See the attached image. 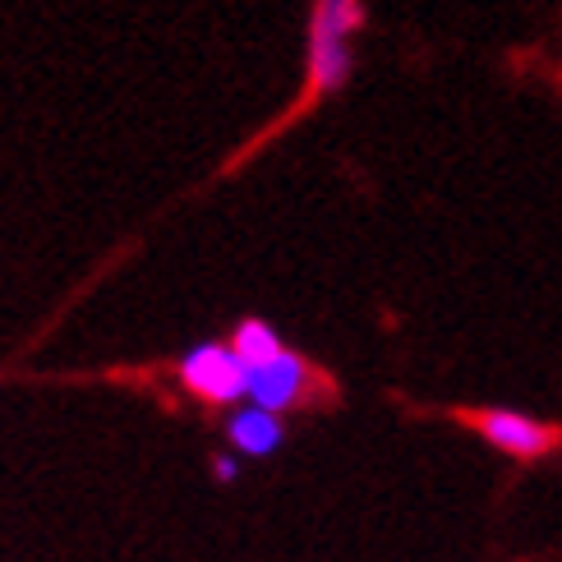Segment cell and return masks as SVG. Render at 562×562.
I'll use <instances>...</instances> for the list:
<instances>
[{
	"label": "cell",
	"instance_id": "cell-3",
	"mask_svg": "<svg viewBox=\"0 0 562 562\" xmlns=\"http://www.w3.org/2000/svg\"><path fill=\"white\" fill-rule=\"evenodd\" d=\"M475 425L480 434L494 442L498 452L507 457H517V461H535V457H544L558 434L549 425H540V419H530L521 411H507V406H494V411H475Z\"/></svg>",
	"mask_w": 562,
	"mask_h": 562
},
{
	"label": "cell",
	"instance_id": "cell-6",
	"mask_svg": "<svg viewBox=\"0 0 562 562\" xmlns=\"http://www.w3.org/2000/svg\"><path fill=\"white\" fill-rule=\"evenodd\" d=\"M231 350L245 360V369H259V364H268L272 356H281V337H277V327L272 323H263V318H240L236 323V333H231Z\"/></svg>",
	"mask_w": 562,
	"mask_h": 562
},
{
	"label": "cell",
	"instance_id": "cell-5",
	"mask_svg": "<svg viewBox=\"0 0 562 562\" xmlns=\"http://www.w3.org/2000/svg\"><path fill=\"white\" fill-rule=\"evenodd\" d=\"M226 438L236 448V457H272L281 448V438H286V429H281V415L263 406H240L226 419Z\"/></svg>",
	"mask_w": 562,
	"mask_h": 562
},
{
	"label": "cell",
	"instance_id": "cell-2",
	"mask_svg": "<svg viewBox=\"0 0 562 562\" xmlns=\"http://www.w3.org/2000/svg\"><path fill=\"white\" fill-rule=\"evenodd\" d=\"M180 383L190 387L199 402L236 406L249 392V369L236 350H231V341H199L180 356Z\"/></svg>",
	"mask_w": 562,
	"mask_h": 562
},
{
	"label": "cell",
	"instance_id": "cell-4",
	"mask_svg": "<svg viewBox=\"0 0 562 562\" xmlns=\"http://www.w3.org/2000/svg\"><path fill=\"white\" fill-rule=\"evenodd\" d=\"M310 379H314V369L300 356H291V350H281V356H272L268 364L249 369V392L245 396H249V406H263V411L281 415L304 396Z\"/></svg>",
	"mask_w": 562,
	"mask_h": 562
},
{
	"label": "cell",
	"instance_id": "cell-1",
	"mask_svg": "<svg viewBox=\"0 0 562 562\" xmlns=\"http://www.w3.org/2000/svg\"><path fill=\"white\" fill-rule=\"evenodd\" d=\"M364 29V0H314L310 19V92L346 88L350 79V37Z\"/></svg>",
	"mask_w": 562,
	"mask_h": 562
},
{
	"label": "cell",
	"instance_id": "cell-7",
	"mask_svg": "<svg viewBox=\"0 0 562 562\" xmlns=\"http://www.w3.org/2000/svg\"><path fill=\"white\" fill-rule=\"evenodd\" d=\"M213 475H217L222 484H236V475H240V457H236V452L213 457Z\"/></svg>",
	"mask_w": 562,
	"mask_h": 562
}]
</instances>
